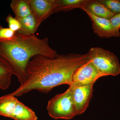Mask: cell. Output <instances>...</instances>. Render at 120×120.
<instances>
[{
	"label": "cell",
	"mask_w": 120,
	"mask_h": 120,
	"mask_svg": "<svg viewBox=\"0 0 120 120\" xmlns=\"http://www.w3.org/2000/svg\"><path fill=\"white\" fill-rule=\"evenodd\" d=\"M89 60L87 53L58 54L53 58L34 56L27 65L26 82L10 94L19 97L33 90L47 93L60 85L70 86L76 69Z\"/></svg>",
	"instance_id": "1"
},
{
	"label": "cell",
	"mask_w": 120,
	"mask_h": 120,
	"mask_svg": "<svg viewBox=\"0 0 120 120\" xmlns=\"http://www.w3.org/2000/svg\"><path fill=\"white\" fill-rule=\"evenodd\" d=\"M58 54L50 46L47 37L41 39L35 34L23 35L16 32L11 40H0V56L11 65L20 85L26 80V68L33 57L42 55L53 58Z\"/></svg>",
	"instance_id": "2"
},
{
	"label": "cell",
	"mask_w": 120,
	"mask_h": 120,
	"mask_svg": "<svg viewBox=\"0 0 120 120\" xmlns=\"http://www.w3.org/2000/svg\"><path fill=\"white\" fill-rule=\"evenodd\" d=\"M89 60L92 61L101 75L116 76L120 73L118 57L109 50L99 47L91 48L87 52Z\"/></svg>",
	"instance_id": "3"
},
{
	"label": "cell",
	"mask_w": 120,
	"mask_h": 120,
	"mask_svg": "<svg viewBox=\"0 0 120 120\" xmlns=\"http://www.w3.org/2000/svg\"><path fill=\"white\" fill-rule=\"evenodd\" d=\"M46 109L49 116L54 119L70 120L77 115L70 87L50 99Z\"/></svg>",
	"instance_id": "4"
},
{
	"label": "cell",
	"mask_w": 120,
	"mask_h": 120,
	"mask_svg": "<svg viewBox=\"0 0 120 120\" xmlns=\"http://www.w3.org/2000/svg\"><path fill=\"white\" fill-rule=\"evenodd\" d=\"M94 84L69 86L77 115L83 113L88 108L93 94Z\"/></svg>",
	"instance_id": "5"
},
{
	"label": "cell",
	"mask_w": 120,
	"mask_h": 120,
	"mask_svg": "<svg viewBox=\"0 0 120 120\" xmlns=\"http://www.w3.org/2000/svg\"><path fill=\"white\" fill-rule=\"evenodd\" d=\"M102 76L92 61L89 60L76 69L71 84L82 86L94 84Z\"/></svg>",
	"instance_id": "6"
},
{
	"label": "cell",
	"mask_w": 120,
	"mask_h": 120,
	"mask_svg": "<svg viewBox=\"0 0 120 120\" xmlns=\"http://www.w3.org/2000/svg\"><path fill=\"white\" fill-rule=\"evenodd\" d=\"M81 9L90 17L94 32L98 37L101 38L120 37V30L113 27L110 20L97 17L86 9Z\"/></svg>",
	"instance_id": "7"
},
{
	"label": "cell",
	"mask_w": 120,
	"mask_h": 120,
	"mask_svg": "<svg viewBox=\"0 0 120 120\" xmlns=\"http://www.w3.org/2000/svg\"><path fill=\"white\" fill-rule=\"evenodd\" d=\"M58 0H27L32 13L39 25L53 13L58 4Z\"/></svg>",
	"instance_id": "8"
},
{
	"label": "cell",
	"mask_w": 120,
	"mask_h": 120,
	"mask_svg": "<svg viewBox=\"0 0 120 120\" xmlns=\"http://www.w3.org/2000/svg\"><path fill=\"white\" fill-rule=\"evenodd\" d=\"M82 8L86 9L97 17L106 19H110L115 15L99 0H90Z\"/></svg>",
	"instance_id": "9"
},
{
	"label": "cell",
	"mask_w": 120,
	"mask_h": 120,
	"mask_svg": "<svg viewBox=\"0 0 120 120\" xmlns=\"http://www.w3.org/2000/svg\"><path fill=\"white\" fill-rule=\"evenodd\" d=\"M14 75L13 69L4 58L0 56V89L6 90L9 87L12 76Z\"/></svg>",
	"instance_id": "10"
},
{
	"label": "cell",
	"mask_w": 120,
	"mask_h": 120,
	"mask_svg": "<svg viewBox=\"0 0 120 120\" xmlns=\"http://www.w3.org/2000/svg\"><path fill=\"white\" fill-rule=\"evenodd\" d=\"M18 101L10 94L0 97V116L11 118Z\"/></svg>",
	"instance_id": "11"
},
{
	"label": "cell",
	"mask_w": 120,
	"mask_h": 120,
	"mask_svg": "<svg viewBox=\"0 0 120 120\" xmlns=\"http://www.w3.org/2000/svg\"><path fill=\"white\" fill-rule=\"evenodd\" d=\"M17 19L20 23L21 28L17 32L20 34L26 35L34 34L39 26L32 13L24 18Z\"/></svg>",
	"instance_id": "12"
},
{
	"label": "cell",
	"mask_w": 120,
	"mask_h": 120,
	"mask_svg": "<svg viewBox=\"0 0 120 120\" xmlns=\"http://www.w3.org/2000/svg\"><path fill=\"white\" fill-rule=\"evenodd\" d=\"M11 118L15 120H38L35 112L19 101Z\"/></svg>",
	"instance_id": "13"
},
{
	"label": "cell",
	"mask_w": 120,
	"mask_h": 120,
	"mask_svg": "<svg viewBox=\"0 0 120 120\" xmlns=\"http://www.w3.org/2000/svg\"><path fill=\"white\" fill-rule=\"evenodd\" d=\"M10 7L17 19L24 18L32 13L27 0H12Z\"/></svg>",
	"instance_id": "14"
},
{
	"label": "cell",
	"mask_w": 120,
	"mask_h": 120,
	"mask_svg": "<svg viewBox=\"0 0 120 120\" xmlns=\"http://www.w3.org/2000/svg\"><path fill=\"white\" fill-rule=\"evenodd\" d=\"M90 0H58V4L54 13L60 11L66 12L74 9H82L90 2Z\"/></svg>",
	"instance_id": "15"
},
{
	"label": "cell",
	"mask_w": 120,
	"mask_h": 120,
	"mask_svg": "<svg viewBox=\"0 0 120 120\" xmlns=\"http://www.w3.org/2000/svg\"><path fill=\"white\" fill-rule=\"evenodd\" d=\"M115 15L120 13V0H99Z\"/></svg>",
	"instance_id": "16"
},
{
	"label": "cell",
	"mask_w": 120,
	"mask_h": 120,
	"mask_svg": "<svg viewBox=\"0 0 120 120\" xmlns=\"http://www.w3.org/2000/svg\"><path fill=\"white\" fill-rule=\"evenodd\" d=\"M8 24L9 28L14 32H18L21 28V25L19 20L11 15L8 14L5 19Z\"/></svg>",
	"instance_id": "17"
},
{
	"label": "cell",
	"mask_w": 120,
	"mask_h": 120,
	"mask_svg": "<svg viewBox=\"0 0 120 120\" xmlns=\"http://www.w3.org/2000/svg\"><path fill=\"white\" fill-rule=\"evenodd\" d=\"M16 32L9 28L3 27L0 26V40H11L15 37Z\"/></svg>",
	"instance_id": "18"
},
{
	"label": "cell",
	"mask_w": 120,
	"mask_h": 120,
	"mask_svg": "<svg viewBox=\"0 0 120 120\" xmlns=\"http://www.w3.org/2000/svg\"><path fill=\"white\" fill-rule=\"evenodd\" d=\"M114 28L120 30V13L116 14L110 19Z\"/></svg>",
	"instance_id": "19"
}]
</instances>
